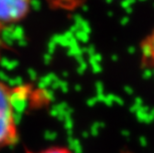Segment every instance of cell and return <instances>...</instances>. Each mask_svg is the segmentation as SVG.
Here are the masks:
<instances>
[{"label":"cell","instance_id":"4","mask_svg":"<svg viewBox=\"0 0 154 153\" xmlns=\"http://www.w3.org/2000/svg\"><path fill=\"white\" fill-rule=\"evenodd\" d=\"M26 153H74L71 149H69L64 146H51V147L41 149L38 151H32V150H27Z\"/></svg>","mask_w":154,"mask_h":153},{"label":"cell","instance_id":"2","mask_svg":"<svg viewBox=\"0 0 154 153\" xmlns=\"http://www.w3.org/2000/svg\"><path fill=\"white\" fill-rule=\"evenodd\" d=\"M32 0H0V25L13 24L28 15Z\"/></svg>","mask_w":154,"mask_h":153},{"label":"cell","instance_id":"3","mask_svg":"<svg viewBox=\"0 0 154 153\" xmlns=\"http://www.w3.org/2000/svg\"><path fill=\"white\" fill-rule=\"evenodd\" d=\"M140 59L143 67L154 69V29L140 43Z\"/></svg>","mask_w":154,"mask_h":153},{"label":"cell","instance_id":"1","mask_svg":"<svg viewBox=\"0 0 154 153\" xmlns=\"http://www.w3.org/2000/svg\"><path fill=\"white\" fill-rule=\"evenodd\" d=\"M18 90L0 81V147L18 141V128L15 113V97Z\"/></svg>","mask_w":154,"mask_h":153}]
</instances>
